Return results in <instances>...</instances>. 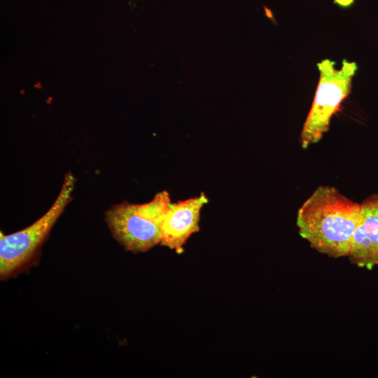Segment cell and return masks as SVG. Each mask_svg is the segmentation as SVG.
Segmentation results:
<instances>
[{
  "mask_svg": "<svg viewBox=\"0 0 378 378\" xmlns=\"http://www.w3.org/2000/svg\"><path fill=\"white\" fill-rule=\"evenodd\" d=\"M171 203L169 194L164 190L145 204L125 201L111 206L105 213V220L127 251L145 252L160 243L162 222Z\"/></svg>",
  "mask_w": 378,
  "mask_h": 378,
  "instance_id": "2",
  "label": "cell"
},
{
  "mask_svg": "<svg viewBox=\"0 0 378 378\" xmlns=\"http://www.w3.org/2000/svg\"><path fill=\"white\" fill-rule=\"evenodd\" d=\"M335 64L328 59L317 64L319 80L300 138L303 149L318 142L328 131L332 116L351 92L352 78L358 69L356 63L344 59L340 69Z\"/></svg>",
  "mask_w": 378,
  "mask_h": 378,
  "instance_id": "3",
  "label": "cell"
},
{
  "mask_svg": "<svg viewBox=\"0 0 378 378\" xmlns=\"http://www.w3.org/2000/svg\"><path fill=\"white\" fill-rule=\"evenodd\" d=\"M354 2V0H334V3L343 8L351 6Z\"/></svg>",
  "mask_w": 378,
  "mask_h": 378,
  "instance_id": "7",
  "label": "cell"
},
{
  "mask_svg": "<svg viewBox=\"0 0 378 378\" xmlns=\"http://www.w3.org/2000/svg\"><path fill=\"white\" fill-rule=\"evenodd\" d=\"M209 202L206 195L171 203L161 225L160 244L180 253L187 239L200 230L201 210Z\"/></svg>",
  "mask_w": 378,
  "mask_h": 378,
  "instance_id": "5",
  "label": "cell"
},
{
  "mask_svg": "<svg viewBox=\"0 0 378 378\" xmlns=\"http://www.w3.org/2000/svg\"><path fill=\"white\" fill-rule=\"evenodd\" d=\"M75 176L68 172L48 211L29 227L8 235L0 234V276L6 279L27 262L45 240L72 197Z\"/></svg>",
  "mask_w": 378,
  "mask_h": 378,
  "instance_id": "4",
  "label": "cell"
},
{
  "mask_svg": "<svg viewBox=\"0 0 378 378\" xmlns=\"http://www.w3.org/2000/svg\"><path fill=\"white\" fill-rule=\"evenodd\" d=\"M348 258L359 267L371 270L378 265V194L360 203L359 222Z\"/></svg>",
  "mask_w": 378,
  "mask_h": 378,
  "instance_id": "6",
  "label": "cell"
},
{
  "mask_svg": "<svg viewBox=\"0 0 378 378\" xmlns=\"http://www.w3.org/2000/svg\"><path fill=\"white\" fill-rule=\"evenodd\" d=\"M360 211V204L334 187L320 186L299 208L296 225L300 235L319 253L348 257Z\"/></svg>",
  "mask_w": 378,
  "mask_h": 378,
  "instance_id": "1",
  "label": "cell"
}]
</instances>
